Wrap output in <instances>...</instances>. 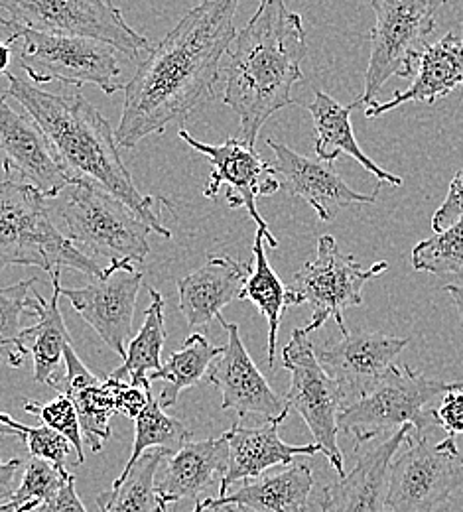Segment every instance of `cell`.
Segmentation results:
<instances>
[{
    "label": "cell",
    "mask_w": 463,
    "mask_h": 512,
    "mask_svg": "<svg viewBox=\"0 0 463 512\" xmlns=\"http://www.w3.org/2000/svg\"><path fill=\"white\" fill-rule=\"evenodd\" d=\"M237 0H207L194 6L138 64L125 85L117 144L138 146L215 97L221 58L237 38Z\"/></svg>",
    "instance_id": "obj_1"
},
{
    "label": "cell",
    "mask_w": 463,
    "mask_h": 512,
    "mask_svg": "<svg viewBox=\"0 0 463 512\" xmlns=\"http://www.w3.org/2000/svg\"><path fill=\"white\" fill-rule=\"evenodd\" d=\"M8 87L2 91L14 99L42 128L60 166L66 170L71 184L89 182L131 207L134 213L164 239L172 231L164 227L154 195H144L136 188L133 176L123 164L119 144L109 121L81 95H56L38 89L28 79L6 73Z\"/></svg>",
    "instance_id": "obj_2"
},
{
    "label": "cell",
    "mask_w": 463,
    "mask_h": 512,
    "mask_svg": "<svg viewBox=\"0 0 463 512\" xmlns=\"http://www.w3.org/2000/svg\"><path fill=\"white\" fill-rule=\"evenodd\" d=\"M308 54L302 16L282 0H265L243 30L237 32L223 67V103L239 117V140L251 148L266 121L294 105L292 87L304 79Z\"/></svg>",
    "instance_id": "obj_3"
},
{
    "label": "cell",
    "mask_w": 463,
    "mask_h": 512,
    "mask_svg": "<svg viewBox=\"0 0 463 512\" xmlns=\"http://www.w3.org/2000/svg\"><path fill=\"white\" fill-rule=\"evenodd\" d=\"M46 201L28 184L10 178L0 182V272L8 266H38L48 274L71 268L89 278L103 276L105 268L54 225Z\"/></svg>",
    "instance_id": "obj_4"
},
{
    "label": "cell",
    "mask_w": 463,
    "mask_h": 512,
    "mask_svg": "<svg viewBox=\"0 0 463 512\" xmlns=\"http://www.w3.org/2000/svg\"><path fill=\"white\" fill-rule=\"evenodd\" d=\"M456 383L428 379L406 365H395L371 394L343 408L339 430L353 438L357 448L402 426H412L414 436H428V430L438 426L436 402Z\"/></svg>",
    "instance_id": "obj_5"
},
{
    "label": "cell",
    "mask_w": 463,
    "mask_h": 512,
    "mask_svg": "<svg viewBox=\"0 0 463 512\" xmlns=\"http://www.w3.org/2000/svg\"><path fill=\"white\" fill-rule=\"evenodd\" d=\"M56 199L67 239L81 253L103 256L111 264L142 262L150 253V227L111 193L89 182H73Z\"/></svg>",
    "instance_id": "obj_6"
},
{
    "label": "cell",
    "mask_w": 463,
    "mask_h": 512,
    "mask_svg": "<svg viewBox=\"0 0 463 512\" xmlns=\"http://www.w3.org/2000/svg\"><path fill=\"white\" fill-rule=\"evenodd\" d=\"M375 28L365 73V89L355 99L357 107L375 103L377 93L391 77L416 75L418 60L430 46L442 0H373Z\"/></svg>",
    "instance_id": "obj_7"
},
{
    "label": "cell",
    "mask_w": 463,
    "mask_h": 512,
    "mask_svg": "<svg viewBox=\"0 0 463 512\" xmlns=\"http://www.w3.org/2000/svg\"><path fill=\"white\" fill-rule=\"evenodd\" d=\"M8 30L6 42H22L18 64L32 81H58L73 87L95 85L105 95L125 89L115 48L95 40L36 32L12 22Z\"/></svg>",
    "instance_id": "obj_8"
},
{
    "label": "cell",
    "mask_w": 463,
    "mask_h": 512,
    "mask_svg": "<svg viewBox=\"0 0 463 512\" xmlns=\"http://www.w3.org/2000/svg\"><path fill=\"white\" fill-rule=\"evenodd\" d=\"M12 24L69 38L107 44L138 60L152 50L150 42L127 24L123 12L105 0H0Z\"/></svg>",
    "instance_id": "obj_9"
},
{
    "label": "cell",
    "mask_w": 463,
    "mask_h": 512,
    "mask_svg": "<svg viewBox=\"0 0 463 512\" xmlns=\"http://www.w3.org/2000/svg\"><path fill=\"white\" fill-rule=\"evenodd\" d=\"M387 270V260H379L373 266L363 268L353 256L337 249L333 237H320L318 255L296 272L290 288L296 306L308 304L312 308V321L304 327V331L310 335L312 331L322 329L326 321L335 320L339 331L345 333V310L361 306L363 286Z\"/></svg>",
    "instance_id": "obj_10"
},
{
    "label": "cell",
    "mask_w": 463,
    "mask_h": 512,
    "mask_svg": "<svg viewBox=\"0 0 463 512\" xmlns=\"http://www.w3.org/2000/svg\"><path fill=\"white\" fill-rule=\"evenodd\" d=\"M282 367L292 377L286 394L288 406L302 416L314 436V444L320 446L331 467L343 477L345 459L337 444V432L345 400L337 383L318 361L314 345L304 329L292 331L288 345L282 349Z\"/></svg>",
    "instance_id": "obj_11"
},
{
    "label": "cell",
    "mask_w": 463,
    "mask_h": 512,
    "mask_svg": "<svg viewBox=\"0 0 463 512\" xmlns=\"http://www.w3.org/2000/svg\"><path fill=\"white\" fill-rule=\"evenodd\" d=\"M408 449L391 465L387 512H436L463 483V455L456 438L432 444L410 434Z\"/></svg>",
    "instance_id": "obj_12"
},
{
    "label": "cell",
    "mask_w": 463,
    "mask_h": 512,
    "mask_svg": "<svg viewBox=\"0 0 463 512\" xmlns=\"http://www.w3.org/2000/svg\"><path fill=\"white\" fill-rule=\"evenodd\" d=\"M180 138L201 152L213 166L203 195L207 199H213L223 186H227L229 207L247 209V213L257 223V231H261L265 235L266 243L276 249L278 241L257 209V197H265L282 190L272 162L263 160L255 148L243 144L239 138H227L221 144H207L199 142L186 128L180 130Z\"/></svg>",
    "instance_id": "obj_13"
},
{
    "label": "cell",
    "mask_w": 463,
    "mask_h": 512,
    "mask_svg": "<svg viewBox=\"0 0 463 512\" xmlns=\"http://www.w3.org/2000/svg\"><path fill=\"white\" fill-rule=\"evenodd\" d=\"M140 288L142 272L133 268L131 262H117L105 268L103 276L91 278L83 288H62V296L97 331L105 345L125 361Z\"/></svg>",
    "instance_id": "obj_14"
},
{
    "label": "cell",
    "mask_w": 463,
    "mask_h": 512,
    "mask_svg": "<svg viewBox=\"0 0 463 512\" xmlns=\"http://www.w3.org/2000/svg\"><path fill=\"white\" fill-rule=\"evenodd\" d=\"M406 337H393L373 329H347L341 339L318 351V361L337 383L345 408L385 381L395 359L406 349Z\"/></svg>",
    "instance_id": "obj_15"
},
{
    "label": "cell",
    "mask_w": 463,
    "mask_h": 512,
    "mask_svg": "<svg viewBox=\"0 0 463 512\" xmlns=\"http://www.w3.org/2000/svg\"><path fill=\"white\" fill-rule=\"evenodd\" d=\"M0 152L6 178L56 199L71 184L42 128L26 111H16L0 91Z\"/></svg>",
    "instance_id": "obj_16"
},
{
    "label": "cell",
    "mask_w": 463,
    "mask_h": 512,
    "mask_svg": "<svg viewBox=\"0 0 463 512\" xmlns=\"http://www.w3.org/2000/svg\"><path fill=\"white\" fill-rule=\"evenodd\" d=\"M227 331L223 353L213 361L207 383L221 392V410H235L241 418L261 416L266 422H284L290 406L266 381L255 361L251 359L237 323L217 318Z\"/></svg>",
    "instance_id": "obj_17"
},
{
    "label": "cell",
    "mask_w": 463,
    "mask_h": 512,
    "mask_svg": "<svg viewBox=\"0 0 463 512\" xmlns=\"http://www.w3.org/2000/svg\"><path fill=\"white\" fill-rule=\"evenodd\" d=\"M266 146L274 152L272 168L280 176V186L288 195L304 199L324 223H331L341 209L377 201L381 186L371 195L355 192L335 172L333 162L306 158L274 138H266Z\"/></svg>",
    "instance_id": "obj_18"
},
{
    "label": "cell",
    "mask_w": 463,
    "mask_h": 512,
    "mask_svg": "<svg viewBox=\"0 0 463 512\" xmlns=\"http://www.w3.org/2000/svg\"><path fill=\"white\" fill-rule=\"evenodd\" d=\"M412 432V426H402L389 438L371 442L353 469L322 491V512H387L391 465Z\"/></svg>",
    "instance_id": "obj_19"
},
{
    "label": "cell",
    "mask_w": 463,
    "mask_h": 512,
    "mask_svg": "<svg viewBox=\"0 0 463 512\" xmlns=\"http://www.w3.org/2000/svg\"><path fill=\"white\" fill-rule=\"evenodd\" d=\"M164 469L156 475V491L162 507L192 499L198 505L203 495L223 481L229 469V444L225 436L205 442H188L166 457Z\"/></svg>",
    "instance_id": "obj_20"
},
{
    "label": "cell",
    "mask_w": 463,
    "mask_h": 512,
    "mask_svg": "<svg viewBox=\"0 0 463 512\" xmlns=\"http://www.w3.org/2000/svg\"><path fill=\"white\" fill-rule=\"evenodd\" d=\"M282 422H265L257 428H245L235 422L223 436L229 444V469L219 485V499L229 493L237 483L253 481L263 477L270 467L292 465L300 455L322 453L320 446H290L278 436V426Z\"/></svg>",
    "instance_id": "obj_21"
},
{
    "label": "cell",
    "mask_w": 463,
    "mask_h": 512,
    "mask_svg": "<svg viewBox=\"0 0 463 512\" xmlns=\"http://www.w3.org/2000/svg\"><path fill=\"white\" fill-rule=\"evenodd\" d=\"M253 262H239L231 256H211L196 272L178 282L180 312L190 327H209L221 310L239 300Z\"/></svg>",
    "instance_id": "obj_22"
},
{
    "label": "cell",
    "mask_w": 463,
    "mask_h": 512,
    "mask_svg": "<svg viewBox=\"0 0 463 512\" xmlns=\"http://www.w3.org/2000/svg\"><path fill=\"white\" fill-rule=\"evenodd\" d=\"M456 91H463V36L450 32L424 50L410 87L385 103L367 105L365 117L377 119L404 103L432 105Z\"/></svg>",
    "instance_id": "obj_23"
},
{
    "label": "cell",
    "mask_w": 463,
    "mask_h": 512,
    "mask_svg": "<svg viewBox=\"0 0 463 512\" xmlns=\"http://www.w3.org/2000/svg\"><path fill=\"white\" fill-rule=\"evenodd\" d=\"M60 392V396H66L75 406V412L79 416L81 432L85 434L87 444L95 453H99L105 442L111 440V418L117 414L115 394L111 383L99 381L79 359V355L73 351V345L69 343L64 351V373L52 386Z\"/></svg>",
    "instance_id": "obj_24"
},
{
    "label": "cell",
    "mask_w": 463,
    "mask_h": 512,
    "mask_svg": "<svg viewBox=\"0 0 463 512\" xmlns=\"http://www.w3.org/2000/svg\"><path fill=\"white\" fill-rule=\"evenodd\" d=\"M312 489V469L306 463H292L278 473L241 483L221 499H203V505L205 511L231 505L247 512H306Z\"/></svg>",
    "instance_id": "obj_25"
},
{
    "label": "cell",
    "mask_w": 463,
    "mask_h": 512,
    "mask_svg": "<svg viewBox=\"0 0 463 512\" xmlns=\"http://www.w3.org/2000/svg\"><path fill=\"white\" fill-rule=\"evenodd\" d=\"M357 109L355 101L349 105H341L331 95L324 91H316L314 101L308 105V111L314 119L316 130V154L322 162H333L339 154H347L349 158L357 160L369 174H373L381 184H389L393 188H402L404 180L387 170H383L379 164H375L357 144L351 115Z\"/></svg>",
    "instance_id": "obj_26"
},
{
    "label": "cell",
    "mask_w": 463,
    "mask_h": 512,
    "mask_svg": "<svg viewBox=\"0 0 463 512\" xmlns=\"http://www.w3.org/2000/svg\"><path fill=\"white\" fill-rule=\"evenodd\" d=\"M52 276L54 294L50 300H44L38 323L22 329L18 339V349L34 361V381L38 384L54 386L60 379V365L64 361V351L71 343L67 333L66 321L60 310L62 298V270H56Z\"/></svg>",
    "instance_id": "obj_27"
},
{
    "label": "cell",
    "mask_w": 463,
    "mask_h": 512,
    "mask_svg": "<svg viewBox=\"0 0 463 512\" xmlns=\"http://www.w3.org/2000/svg\"><path fill=\"white\" fill-rule=\"evenodd\" d=\"M150 306L144 312V323L136 337L127 345V357L109 377L136 388H150V377L162 369V349L166 343L164 327V298L158 290L148 288Z\"/></svg>",
    "instance_id": "obj_28"
},
{
    "label": "cell",
    "mask_w": 463,
    "mask_h": 512,
    "mask_svg": "<svg viewBox=\"0 0 463 512\" xmlns=\"http://www.w3.org/2000/svg\"><path fill=\"white\" fill-rule=\"evenodd\" d=\"M253 253H255V262L251 266V274L245 282V288L239 300L253 302L268 321V369H274L282 314L286 308L296 306V300L292 290L284 286V282L278 278V274L270 266L265 253V235L261 231H257L255 235Z\"/></svg>",
    "instance_id": "obj_29"
},
{
    "label": "cell",
    "mask_w": 463,
    "mask_h": 512,
    "mask_svg": "<svg viewBox=\"0 0 463 512\" xmlns=\"http://www.w3.org/2000/svg\"><path fill=\"white\" fill-rule=\"evenodd\" d=\"M168 455L172 453L166 449L146 451L127 475H121L109 491L97 495L99 511L168 512L156 491V475Z\"/></svg>",
    "instance_id": "obj_30"
},
{
    "label": "cell",
    "mask_w": 463,
    "mask_h": 512,
    "mask_svg": "<svg viewBox=\"0 0 463 512\" xmlns=\"http://www.w3.org/2000/svg\"><path fill=\"white\" fill-rule=\"evenodd\" d=\"M223 353V347L213 345L205 335L192 333L184 347L168 357L160 371L150 377L152 381H164V388L158 396L162 410L176 406L180 394L207 379L213 361Z\"/></svg>",
    "instance_id": "obj_31"
},
{
    "label": "cell",
    "mask_w": 463,
    "mask_h": 512,
    "mask_svg": "<svg viewBox=\"0 0 463 512\" xmlns=\"http://www.w3.org/2000/svg\"><path fill=\"white\" fill-rule=\"evenodd\" d=\"M34 284H38V278H28L0 288V357L14 369L24 363V355L18 349L22 318H38L44 306V298L34 290Z\"/></svg>",
    "instance_id": "obj_32"
},
{
    "label": "cell",
    "mask_w": 463,
    "mask_h": 512,
    "mask_svg": "<svg viewBox=\"0 0 463 512\" xmlns=\"http://www.w3.org/2000/svg\"><path fill=\"white\" fill-rule=\"evenodd\" d=\"M190 438L192 432L184 426V422L168 416L150 390L144 410L134 420L133 453L121 475H127L146 451L166 449L176 453L190 442Z\"/></svg>",
    "instance_id": "obj_33"
},
{
    "label": "cell",
    "mask_w": 463,
    "mask_h": 512,
    "mask_svg": "<svg viewBox=\"0 0 463 512\" xmlns=\"http://www.w3.org/2000/svg\"><path fill=\"white\" fill-rule=\"evenodd\" d=\"M412 266L416 272H428L440 278L460 274L463 270V217L412 249Z\"/></svg>",
    "instance_id": "obj_34"
},
{
    "label": "cell",
    "mask_w": 463,
    "mask_h": 512,
    "mask_svg": "<svg viewBox=\"0 0 463 512\" xmlns=\"http://www.w3.org/2000/svg\"><path fill=\"white\" fill-rule=\"evenodd\" d=\"M69 479H71L69 471H60L56 465L44 459L30 457L10 507L12 509H20L26 505L40 507L42 503L50 501Z\"/></svg>",
    "instance_id": "obj_35"
},
{
    "label": "cell",
    "mask_w": 463,
    "mask_h": 512,
    "mask_svg": "<svg viewBox=\"0 0 463 512\" xmlns=\"http://www.w3.org/2000/svg\"><path fill=\"white\" fill-rule=\"evenodd\" d=\"M24 412L38 416L44 426L52 428L54 432L62 434L71 448L75 449V465H81L85 461L83 453V438H81V424L79 416L75 412V406L66 396H58L52 402H26Z\"/></svg>",
    "instance_id": "obj_36"
},
{
    "label": "cell",
    "mask_w": 463,
    "mask_h": 512,
    "mask_svg": "<svg viewBox=\"0 0 463 512\" xmlns=\"http://www.w3.org/2000/svg\"><path fill=\"white\" fill-rule=\"evenodd\" d=\"M0 420L18 432V438L26 444V448L30 451V457L44 459V461L56 465L60 471H67L66 459L71 451V444L62 434L54 432L48 426L32 428V426L20 424L4 412H0Z\"/></svg>",
    "instance_id": "obj_37"
},
{
    "label": "cell",
    "mask_w": 463,
    "mask_h": 512,
    "mask_svg": "<svg viewBox=\"0 0 463 512\" xmlns=\"http://www.w3.org/2000/svg\"><path fill=\"white\" fill-rule=\"evenodd\" d=\"M436 424L448 432L450 438L463 436V381L442 396L436 406Z\"/></svg>",
    "instance_id": "obj_38"
},
{
    "label": "cell",
    "mask_w": 463,
    "mask_h": 512,
    "mask_svg": "<svg viewBox=\"0 0 463 512\" xmlns=\"http://www.w3.org/2000/svg\"><path fill=\"white\" fill-rule=\"evenodd\" d=\"M463 217V168L456 172L444 203L432 217V231L444 233L452 225H456Z\"/></svg>",
    "instance_id": "obj_39"
},
{
    "label": "cell",
    "mask_w": 463,
    "mask_h": 512,
    "mask_svg": "<svg viewBox=\"0 0 463 512\" xmlns=\"http://www.w3.org/2000/svg\"><path fill=\"white\" fill-rule=\"evenodd\" d=\"M107 381L111 383L113 394H115L117 414L127 416L131 420H136L138 414L144 410V406L148 402V392L152 388H136V386H131V384L111 379V377H107Z\"/></svg>",
    "instance_id": "obj_40"
},
{
    "label": "cell",
    "mask_w": 463,
    "mask_h": 512,
    "mask_svg": "<svg viewBox=\"0 0 463 512\" xmlns=\"http://www.w3.org/2000/svg\"><path fill=\"white\" fill-rule=\"evenodd\" d=\"M32 512H87L75 491V475H71V479L50 501L42 503Z\"/></svg>",
    "instance_id": "obj_41"
},
{
    "label": "cell",
    "mask_w": 463,
    "mask_h": 512,
    "mask_svg": "<svg viewBox=\"0 0 463 512\" xmlns=\"http://www.w3.org/2000/svg\"><path fill=\"white\" fill-rule=\"evenodd\" d=\"M24 463L22 459H8L2 461L0 457V509L8 507L16 495L18 489V479H20V471H22Z\"/></svg>",
    "instance_id": "obj_42"
},
{
    "label": "cell",
    "mask_w": 463,
    "mask_h": 512,
    "mask_svg": "<svg viewBox=\"0 0 463 512\" xmlns=\"http://www.w3.org/2000/svg\"><path fill=\"white\" fill-rule=\"evenodd\" d=\"M444 292H448L452 296V302H454V306L458 310L460 323H462L463 327V284H446Z\"/></svg>",
    "instance_id": "obj_43"
},
{
    "label": "cell",
    "mask_w": 463,
    "mask_h": 512,
    "mask_svg": "<svg viewBox=\"0 0 463 512\" xmlns=\"http://www.w3.org/2000/svg\"><path fill=\"white\" fill-rule=\"evenodd\" d=\"M12 62V44L0 42V73H8V65Z\"/></svg>",
    "instance_id": "obj_44"
},
{
    "label": "cell",
    "mask_w": 463,
    "mask_h": 512,
    "mask_svg": "<svg viewBox=\"0 0 463 512\" xmlns=\"http://www.w3.org/2000/svg\"><path fill=\"white\" fill-rule=\"evenodd\" d=\"M0 438H18V432L0 420Z\"/></svg>",
    "instance_id": "obj_45"
},
{
    "label": "cell",
    "mask_w": 463,
    "mask_h": 512,
    "mask_svg": "<svg viewBox=\"0 0 463 512\" xmlns=\"http://www.w3.org/2000/svg\"><path fill=\"white\" fill-rule=\"evenodd\" d=\"M205 512H247L243 509H237V507H231V505H225V507H217V509H211V511Z\"/></svg>",
    "instance_id": "obj_46"
},
{
    "label": "cell",
    "mask_w": 463,
    "mask_h": 512,
    "mask_svg": "<svg viewBox=\"0 0 463 512\" xmlns=\"http://www.w3.org/2000/svg\"><path fill=\"white\" fill-rule=\"evenodd\" d=\"M36 509V505H26V507H20V509H16L14 512H32Z\"/></svg>",
    "instance_id": "obj_47"
},
{
    "label": "cell",
    "mask_w": 463,
    "mask_h": 512,
    "mask_svg": "<svg viewBox=\"0 0 463 512\" xmlns=\"http://www.w3.org/2000/svg\"><path fill=\"white\" fill-rule=\"evenodd\" d=\"M192 512H205V505H203V501H199L198 505H196V509Z\"/></svg>",
    "instance_id": "obj_48"
},
{
    "label": "cell",
    "mask_w": 463,
    "mask_h": 512,
    "mask_svg": "<svg viewBox=\"0 0 463 512\" xmlns=\"http://www.w3.org/2000/svg\"><path fill=\"white\" fill-rule=\"evenodd\" d=\"M0 26H6V28H8V26H10V20H8V18H2V16H0Z\"/></svg>",
    "instance_id": "obj_49"
},
{
    "label": "cell",
    "mask_w": 463,
    "mask_h": 512,
    "mask_svg": "<svg viewBox=\"0 0 463 512\" xmlns=\"http://www.w3.org/2000/svg\"><path fill=\"white\" fill-rule=\"evenodd\" d=\"M16 511V509H12V507H10V505H8V507H4V509H0V512H14Z\"/></svg>",
    "instance_id": "obj_50"
}]
</instances>
